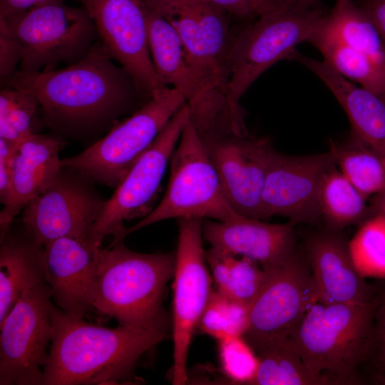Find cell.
Masks as SVG:
<instances>
[{
  "label": "cell",
  "instance_id": "4316f807",
  "mask_svg": "<svg viewBox=\"0 0 385 385\" xmlns=\"http://www.w3.org/2000/svg\"><path fill=\"white\" fill-rule=\"evenodd\" d=\"M324 26L344 43L368 57L385 74V46L374 24L351 0H336Z\"/></svg>",
  "mask_w": 385,
  "mask_h": 385
},
{
  "label": "cell",
  "instance_id": "277c9868",
  "mask_svg": "<svg viewBox=\"0 0 385 385\" xmlns=\"http://www.w3.org/2000/svg\"><path fill=\"white\" fill-rule=\"evenodd\" d=\"M376 302L377 296L360 304L316 302L306 312L289 340L317 385L357 381L369 351Z\"/></svg>",
  "mask_w": 385,
  "mask_h": 385
},
{
  "label": "cell",
  "instance_id": "836d02e7",
  "mask_svg": "<svg viewBox=\"0 0 385 385\" xmlns=\"http://www.w3.org/2000/svg\"><path fill=\"white\" fill-rule=\"evenodd\" d=\"M217 341L220 369L230 384L252 385L259 368L255 350L243 336L227 337Z\"/></svg>",
  "mask_w": 385,
  "mask_h": 385
},
{
  "label": "cell",
  "instance_id": "5bb4252c",
  "mask_svg": "<svg viewBox=\"0 0 385 385\" xmlns=\"http://www.w3.org/2000/svg\"><path fill=\"white\" fill-rule=\"evenodd\" d=\"M190 121V110L185 103L168 122L106 200L90 235L91 242L101 245L108 235L115 238L125 228V221L138 216L146 208L156 194L175 145Z\"/></svg>",
  "mask_w": 385,
  "mask_h": 385
},
{
  "label": "cell",
  "instance_id": "7bdbcfd3",
  "mask_svg": "<svg viewBox=\"0 0 385 385\" xmlns=\"http://www.w3.org/2000/svg\"><path fill=\"white\" fill-rule=\"evenodd\" d=\"M272 8H276L286 4L289 0H267Z\"/></svg>",
  "mask_w": 385,
  "mask_h": 385
},
{
  "label": "cell",
  "instance_id": "b9f144b4",
  "mask_svg": "<svg viewBox=\"0 0 385 385\" xmlns=\"http://www.w3.org/2000/svg\"><path fill=\"white\" fill-rule=\"evenodd\" d=\"M318 0H289L286 4H295L301 6H312Z\"/></svg>",
  "mask_w": 385,
  "mask_h": 385
},
{
  "label": "cell",
  "instance_id": "60d3db41",
  "mask_svg": "<svg viewBox=\"0 0 385 385\" xmlns=\"http://www.w3.org/2000/svg\"><path fill=\"white\" fill-rule=\"evenodd\" d=\"M371 197L369 206L372 215L385 217V188Z\"/></svg>",
  "mask_w": 385,
  "mask_h": 385
},
{
  "label": "cell",
  "instance_id": "52a82bcc",
  "mask_svg": "<svg viewBox=\"0 0 385 385\" xmlns=\"http://www.w3.org/2000/svg\"><path fill=\"white\" fill-rule=\"evenodd\" d=\"M327 15L314 6L284 4L259 16L235 34L229 54L231 101L240 103L261 74L277 62L289 60L299 43L309 42Z\"/></svg>",
  "mask_w": 385,
  "mask_h": 385
},
{
  "label": "cell",
  "instance_id": "e0dca14e",
  "mask_svg": "<svg viewBox=\"0 0 385 385\" xmlns=\"http://www.w3.org/2000/svg\"><path fill=\"white\" fill-rule=\"evenodd\" d=\"M329 151L289 155L272 151L262 192L264 219L281 216L297 223L322 220L318 195L323 175L335 166Z\"/></svg>",
  "mask_w": 385,
  "mask_h": 385
},
{
  "label": "cell",
  "instance_id": "f546056e",
  "mask_svg": "<svg viewBox=\"0 0 385 385\" xmlns=\"http://www.w3.org/2000/svg\"><path fill=\"white\" fill-rule=\"evenodd\" d=\"M259 368L252 385H317L289 339L257 352Z\"/></svg>",
  "mask_w": 385,
  "mask_h": 385
},
{
  "label": "cell",
  "instance_id": "603a6c76",
  "mask_svg": "<svg viewBox=\"0 0 385 385\" xmlns=\"http://www.w3.org/2000/svg\"><path fill=\"white\" fill-rule=\"evenodd\" d=\"M289 59L304 65L327 86L349 118L350 134L385 159V98L351 82L324 61L296 50Z\"/></svg>",
  "mask_w": 385,
  "mask_h": 385
},
{
  "label": "cell",
  "instance_id": "5b68a950",
  "mask_svg": "<svg viewBox=\"0 0 385 385\" xmlns=\"http://www.w3.org/2000/svg\"><path fill=\"white\" fill-rule=\"evenodd\" d=\"M148 42L155 68L166 85L178 90L189 108L190 123L202 142L249 135L240 103L207 86L187 61L173 27L145 6Z\"/></svg>",
  "mask_w": 385,
  "mask_h": 385
},
{
  "label": "cell",
  "instance_id": "9c48e42d",
  "mask_svg": "<svg viewBox=\"0 0 385 385\" xmlns=\"http://www.w3.org/2000/svg\"><path fill=\"white\" fill-rule=\"evenodd\" d=\"M2 25L19 47L20 69L34 72L54 70L83 58L98 41L93 19L83 6L53 1L6 19Z\"/></svg>",
  "mask_w": 385,
  "mask_h": 385
},
{
  "label": "cell",
  "instance_id": "1f68e13d",
  "mask_svg": "<svg viewBox=\"0 0 385 385\" xmlns=\"http://www.w3.org/2000/svg\"><path fill=\"white\" fill-rule=\"evenodd\" d=\"M250 307L217 290H212L197 328L216 340L245 334Z\"/></svg>",
  "mask_w": 385,
  "mask_h": 385
},
{
  "label": "cell",
  "instance_id": "30bf717a",
  "mask_svg": "<svg viewBox=\"0 0 385 385\" xmlns=\"http://www.w3.org/2000/svg\"><path fill=\"white\" fill-rule=\"evenodd\" d=\"M262 267L263 282L250 306L244 335L256 352L290 339L306 312L318 302L305 253L296 250L284 260Z\"/></svg>",
  "mask_w": 385,
  "mask_h": 385
},
{
  "label": "cell",
  "instance_id": "e575fe53",
  "mask_svg": "<svg viewBox=\"0 0 385 385\" xmlns=\"http://www.w3.org/2000/svg\"><path fill=\"white\" fill-rule=\"evenodd\" d=\"M377 285V302L366 363L371 364L373 381L385 384V279H380Z\"/></svg>",
  "mask_w": 385,
  "mask_h": 385
},
{
  "label": "cell",
  "instance_id": "d6986e66",
  "mask_svg": "<svg viewBox=\"0 0 385 385\" xmlns=\"http://www.w3.org/2000/svg\"><path fill=\"white\" fill-rule=\"evenodd\" d=\"M101 245L62 237L44 246L45 279L56 305L79 317L94 312L93 295Z\"/></svg>",
  "mask_w": 385,
  "mask_h": 385
},
{
  "label": "cell",
  "instance_id": "8fae6325",
  "mask_svg": "<svg viewBox=\"0 0 385 385\" xmlns=\"http://www.w3.org/2000/svg\"><path fill=\"white\" fill-rule=\"evenodd\" d=\"M143 1L173 27L187 61L199 78L230 98L229 54L235 34L230 29L227 14L204 0Z\"/></svg>",
  "mask_w": 385,
  "mask_h": 385
},
{
  "label": "cell",
  "instance_id": "2e32d148",
  "mask_svg": "<svg viewBox=\"0 0 385 385\" xmlns=\"http://www.w3.org/2000/svg\"><path fill=\"white\" fill-rule=\"evenodd\" d=\"M93 19L109 56L150 94L168 85L158 75L150 51L143 0H79Z\"/></svg>",
  "mask_w": 385,
  "mask_h": 385
},
{
  "label": "cell",
  "instance_id": "484cf974",
  "mask_svg": "<svg viewBox=\"0 0 385 385\" xmlns=\"http://www.w3.org/2000/svg\"><path fill=\"white\" fill-rule=\"evenodd\" d=\"M309 43L321 52L323 61L339 74L385 98V74L368 57L327 29L324 21Z\"/></svg>",
  "mask_w": 385,
  "mask_h": 385
},
{
  "label": "cell",
  "instance_id": "7a4b0ae2",
  "mask_svg": "<svg viewBox=\"0 0 385 385\" xmlns=\"http://www.w3.org/2000/svg\"><path fill=\"white\" fill-rule=\"evenodd\" d=\"M50 314L53 335L42 385L128 382L139 359L169 337L155 328L104 327L53 304Z\"/></svg>",
  "mask_w": 385,
  "mask_h": 385
},
{
  "label": "cell",
  "instance_id": "8992f818",
  "mask_svg": "<svg viewBox=\"0 0 385 385\" xmlns=\"http://www.w3.org/2000/svg\"><path fill=\"white\" fill-rule=\"evenodd\" d=\"M170 163L168 188L158 205L138 222L124 228L113 242L168 219L197 218L227 222L241 215L227 200L217 173L190 121L181 134Z\"/></svg>",
  "mask_w": 385,
  "mask_h": 385
},
{
  "label": "cell",
  "instance_id": "f35d334b",
  "mask_svg": "<svg viewBox=\"0 0 385 385\" xmlns=\"http://www.w3.org/2000/svg\"><path fill=\"white\" fill-rule=\"evenodd\" d=\"M361 8L374 24L385 46V0H367Z\"/></svg>",
  "mask_w": 385,
  "mask_h": 385
},
{
  "label": "cell",
  "instance_id": "d4e9b609",
  "mask_svg": "<svg viewBox=\"0 0 385 385\" xmlns=\"http://www.w3.org/2000/svg\"><path fill=\"white\" fill-rule=\"evenodd\" d=\"M366 198L344 176L335 165L323 175L318 202L326 229L341 231L361 224L372 215Z\"/></svg>",
  "mask_w": 385,
  "mask_h": 385
},
{
  "label": "cell",
  "instance_id": "7402d4cb",
  "mask_svg": "<svg viewBox=\"0 0 385 385\" xmlns=\"http://www.w3.org/2000/svg\"><path fill=\"white\" fill-rule=\"evenodd\" d=\"M59 138L33 133L17 146L13 165L11 189L0 212V239L5 237L19 212L46 190L61 174Z\"/></svg>",
  "mask_w": 385,
  "mask_h": 385
},
{
  "label": "cell",
  "instance_id": "cb8c5ba5",
  "mask_svg": "<svg viewBox=\"0 0 385 385\" xmlns=\"http://www.w3.org/2000/svg\"><path fill=\"white\" fill-rule=\"evenodd\" d=\"M43 282L44 247L9 230L0 247V322L26 290Z\"/></svg>",
  "mask_w": 385,
  "mask_h": 385
},
{
  "label": "cell",
  "instance_id": "74e56055",
  "mask_svg": "<svg viewBox=\"0 0 385 385\" xmlns=\"http://www.w3.org/2000/svg\"><path fill=\"white\" fill-rule=\"evenodd\" d=\"M17 146L0 138V200L4 205L9 196L14 159Z\"/></svg>",
  "mask_w": 385,
  "mask_h": 385
},
{
  "label": "cell",
  "instance_id": "8d00e7d4",
  "mask_svg": "<svg viewBox=\"0 0 385 385\" xmlns=\"http://www.w3.org/2000/svg\"><path fill=\"white\" fill-rule=\"evenodd\" d=\"M21 53L14 40L0 25V76L7 77L14 73L16 66L20 64Z\"/></svg>",
  "mask_w": 385,
  "mask_h": 385
},
{
  "label": "cell",
  "instance_id": "4dcf8cb0",
  "mask_svg": "<svg viewBox=\"0 0 385 385\" xmlns=\"http://www.w3.org/2000/svg\"><path fill=\"white\" fill-rule=\"evenodd\" d=\"M351 257L364 278L385 279V217L374 215L349 240Z\"/></svg>",
  "mask_w": 385,
  "mask_h": 385
},
{
  "label": "cell",
  "instance_id": "44dd1931",
  "mask_svg": "<svg viewBox=\"0 0 385 385\" xmlns=\"http://www.w3.org/2000/svg\"><path fill=\"white\" fill-rule=\"evenodd\" d=\"M294 222L268 223L242 215L220 222L202 221L203 238L212 247L249 258L262 267L281 262L294 252Z\"/></svg>",
  "mask_w": 385,
  "mask_h": 385
},
{
  "label": "cell",
  "instance_id": "ac0fdd59",
  "mask_svg": "<svg viewBox=\"0 0 385 385\" xmlns=\"http://www.w3.org/2000/svg\"><path fill=\"white\" fill-rule=\"evenodd\" d=\"M202 143L232 208L242 216L265 220L262 192L274 150L270 138L230 135Z\"/></svg>",
  "mask_w": 385,
  "mask_h": 385
},
{
  "label": "cell",
  "instance_id": "ab89813d",
  "mask_svg": "<svg viewBox=\"0 0 385 385\" xmlns=\"http://www.w3.org/2000/svg\"><path fill=\"white\" fill-rule=\"evenodd\" d=\"M53 1L63 0H0V18L6 19Z\"/></svg>",
  "mask_w": 385,
  "mask_h": 385
},
{
  "label": "cell",
  "instance_id": "6da1fadb",
  "mask_svg": "<svg viewBox=\"0 0 385 385\" xmlns=\"http://www.w3.org/2000/svg\"><path fill=\"white\" fill-rule=\"evenodd\" d=\"M1 84L32 95L47 126L76 138L108 133L119 118L135 112L152 96L115 63L100 40L73 64L58 70H17L1 78Z\"/></svg>",
  "mask_w": 385,
  "mask_h": 385
},
{
  "label": "cell",
  "instance_id": "4fadbf2b",
  "mask_svg": "<svg viewBox=\"0 0 385 385\" xmlns=\"http://www.w3.org/2000/svg\"><path fill=\"white\" fill-rule=\"evenodd\" d=\"M51 299L46 282L36 284L0 322V385H42L53 335Z\"/></svg>",
  "mask_w": 385,
  "mask_h": 385
},
{
  "label": "cell",
  "instance_id": "9a60e30c",
  "mask_svg": "<svg viewBox=\"0 0 385 385\" xmlns=\"http://www.w3.org/2000/svg\"><path fill=\"white\" fill-rule=\"evenodd\" d=\"M78 173L63 168L55 182L24 207L25 232L38 245L62 237L89 240L106 200Z\"/></svg>",
  "mask_w": 385,
  "mask_h": 385
},
{
  "label": "cell",
  "instance_id": "ba28073f",
  "mask_svg": "<svg viewBox=\"0 0 385 385\" xmlns=\"http://www.w3.org/2000/svg\"><path fill=\"white\" fill-rule=\"evenodd\" d=\"M185 103L175 88L167 86L155 91L141 108L117 123L100 140L82 153L61 160L62 167L116 188Z\"/></svg>",
  "mask_w": 385,
  "mask_h": 385
},
{
  "label": "cell",
  "instance_id": "d6a6232c",
  "mask_svg": "<svg viewBox=\"0 0 385 385\" xmlns=\"http://www.w3.org/2000/svg\"><path fill=\"white\" fill-rule=\"evenodd\" d=\"M39 104L21 90L1 87L0 91V138L18 145L33 133V122Z\"/></svg>",
  "mask_w": 385,
  "mask_h": 385
},
{
  "label": "cell",
  "instance_id": "ffe728a7",
  "mask_svg": "<svg viewBox=\"0 0 385 385\" xmlns=\"http://www.w3.org/2000/svg\"><path fill=\"white\" fill-rule=\"evenodd\" d=\"M304 247L318 302L360 304L375 299L377 283H369L357 271L349 240L340 231L315 232L305 240Z\"/></svg>",
  "mask_w": 385,
  "mask_h": 385
},
{
  "label": "cell",
  "instance_id": "7c38bea8",
  "mask_svg": "<svg viewBox=\"0 0 385 385\" xmlns=\"http://www.w3.org/2000/svg\"><path fill=\"white\" fill-rule=\"evenodd\" d=\"M202 220L178 219V240L173 284V364L172 382L188 381L187 361L192 338L212 289L202 247Z\"/></svg>",
  "mask_w": 385,
  "mask_h": 385
},
{
  "label": "cell",
  "instance_id": "83f0119b",
  "mask_svg": "<svg viewBox=\"0 0 385 385\" xmlns=\"http://www.w3.org/2000/svg\"><path fill=\"white\" fill-rule=\"evenodd\" d=\"M336 166L366 198L385 188V159L349 134L343 142L329 140Z\"/></svg>",
  "mask_w": 385,
  "mask_h": 385
},
{
  "label": "cell",
  "instance_id": "d590c367",
  "mask_svg": "<svg viewBox=\"0 0 385 385\" xmlns=\"http://www.w3.org/2000/svg\"><path fill=\"white\" fill-rule=\"evenodd\" d=\"M217 9L239 17L260 16L273 8L267 0H204Z\"/></svg>",
  "mask_w": 385,
  "mask_h": 385
},
{
  "label": "cell",
  "instance_id": "3957f363",
  "mask_svg": "<svg viewBox=\"0 0 385 385\" xmlns=\"http://www.w3.org/2000/svg\"><path fill=\"white\" fill-rule=\"evenodd\" d=\"M175 264L173 252L139 253L127 248L122 240L101 248L95 312L115 319L119 325L167 331L163 303Z\"/></svg>",
  "mask_w": 385,
  "mask_h": 385
},
{
  "label": "cell",
  "instance_id": "f1b7e54d",
  "mask_svg": "<svg viewBox=\"0 0 385 385\" xmlns=\"http://www.w3.org/2000/svg\"><path fill=\"white\" fill-rule=\"evenodd\" d=\"M205 257L216 290L250 307L263 282L261 265L212 247Z\"/></svg>",
  "mask_w": 385,
  "mask_h": 385
}]
</instances>
